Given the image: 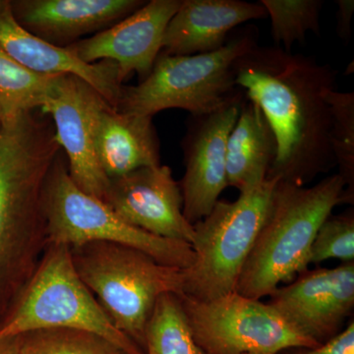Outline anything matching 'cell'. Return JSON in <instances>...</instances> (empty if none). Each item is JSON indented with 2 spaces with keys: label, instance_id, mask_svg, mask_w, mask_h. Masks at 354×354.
<instances>
[{
  "label": "cell",
  "instance_id": "cell-21",
  "mask_svg": "<svg viewBox=\"0 0 354 354\" xmlns=\"http://www.w3.org/2000/svg\"><path fill=\"white\" fill-rule=\"evenodd\" d=\"M145 354H206L191 330L180 299L174 293L158 298L145 330Z\"/></svg>",
  "mask_w": 354,
  "mask_h": 354
},
{
  "label": "cell",
  "instance_id": "cell-22",
  "mask_svg": "<svg viewBox=\"0 0 354 354\" xmlns=\"http://www.w3.org/2000/svg\"><path fill=\"white\" fill-rule=\"evenodd\" d=\"M324 99L330 106L332 114L330 143L335 167L346 184V203H353L354 198V93L339 92L328 88Z\"/></svg>",
  "mask_w": 354,
  "mask_h": 354
},
{
  "label": "cell",
  "instance_id": "cell-5",
  "mask_svg": "<svg viewBox=\"0 0 354 354\" xmlns=\"http://www.w3.org/2000/svg\"><path fill=\"white\" fill-rule=\"evenodd\" d=\"M69 248L83 283L114 326L144 351L146 326L158 298L183 295V270L120 244L90 242Z\"/></svg>",
  "mask_w": 354,
  "mask_h": 354
},
{
  "label": "cell",
  "instance_id": "cell-23",
  "mask_svg": "<svg viewBox=\"0 0 354 354\" xmlns=\"http://www.w3.org/2000/svg\"><path fill=\"white\" fill-rule=\"evenodd\" d=\"M271 17L272 38L283 50L291 53L293 44L304 43L306 34L321 36V0H261Z\"/></svg>",
  "mask_w": 354,
  "mask_h": 354
},
{
  "label": "cell",
  "instance_id": "cell-16",
  "mask_svg": "<svg viewBox=\"0 0 354 354\" xmlns=\"http://www.w3.org/2000/svg\"><path fill=\"white\" fill-rule=\"evenodd\" d=\"M0 48L37 73L82 79L116 109L123 86L114 62L86 64L68 48L53 46L34 36L16 21L11 1L6 0H0Z\"/></svg>",
  "mask_w": 354,
  "mask_h": 354
},
{
  "label": "cell",
  "instance_id": "cell-18",
  "mask_svg": "<svg viewBox=\"0 0 354 354\" xmlns=\"http://www.w3.org/2000/svg\"><path fill=\"white\" fill-rule=\"evenodd\" d=\"M95 152L109 179L160 165V146L153 116L124 113L111 106L102 111Z\"/></svg>",
  "mask_w": 354,
  "mask_h": 354
},
{
  "label": "cell",
  "instance_id": "cell-29",
  "mask_svg": "<svg viewBox=\"0 0 354 354\" xmlns=\"http://www.w3.org/2000/svg\"><path fill=\"white\" fill-rule=\"evenodd\" d=\"M242 354H269V353H242Z\"/></svg>",
  "mask_w": 354,
  "mask_h": 354
},
{
  "label": "cell",
  "instance_id": "cell-10",
  "mask_svg": "<svg viewBox=\"0 0 354 354\" xmlns=\"http://www.w3.org/2000/svg\"><path fill=\"white\" fill-rule=\"evenodd\" d=\"M111 106L92 86L74 75H59L41 113L48 114L66 156L70 177L91 196L104 201L109 179L95 152L102 111Z\"/></svg>",
  "mask_w": 354,
  "mask_h": 354
},
{
  "label": "cell",
  "instance_id": "cell-9",
  "mask_svg": "<svg viewBox=\"0 0 354 354\" xmlns=\"http://www.w3.org/2000/svg\"><path fill=\"white\" fill-rule=\"evenodd\" d=\"M177 297L195 341L206 354H278L318 346L293 329L271 305L236 291L208 301Z\"/></svg>",
  "mask_w": 354,
  "mask_h": 354
},
{
  "label": "cell",
  "instance_id": "cell-13",
  "mask_svg": "<svg viewBox=\"0 0 354 354\" xmlns=\"http://www.w3.org/2000/svg\"><path fill=\"white\" fill-rule=\"evenodd\" d=\"M104 202L133 227L192 244L194 225L183 215L180 186L167 165L141 167L109 179Z\"/></svg>",
  "mask_w": 354,
  "mask_h": 354
},
{
  "label": "cell",
  "instance_id": "cell-12",
  "mask_svg": "<svg viewBox=\"0 0 354 354\" xmlns=\"http://www.w3.org/2000/svg\"><path fill=\"white\" fill-rule=\"evenodd\" d=\"M245 95L213 111L190 115L181 148L185 174L179 183L183 215L191 225L203 220L213 209L227 187V145Z\"/></svg>",
  "mask_w": 354,
  "mask_h": 354
},
{
  "label": "cell",
  "instance_id": "cell-14",
  "mask_svg": "<svg viewBox=\"0 0 354 354\" xmlns=\"http://www.w3.org/2000/svg\"><path fill=\"white\" fill-rule=\"evenodd\" d=\"M181 1L151 0L108 29L66 48L86 64L114 62L121 83L133 73L145 80L160 55L165 30Z\"/></svg>",
  "mask_w": 354,
  "mask_h": 354
},
{
  "label": "cell",
  "instance_id": "cell-4",
  "mask_svg": "<svg viewBox=\"0 0 354 354\" xmlns=\"http://www.w3.org/2000/svg\"><path fill=\"white\" fill-rule=\"evenodd\" d=\"M254 25L230 35L214 53L195 55L160 53L152 72L137 86L122 87L116 111L153 116L165 109H180L190 115L213 113L242 99L245 93L235 82L234 64L257 46Z\"/></svg>",
  "mask_w": 354,
  "mask_h": 354
},
{
  "label": "cell",
  "instance_id": "cell-27",
  "mask_svg": "<svg viewBox=\"0 0 354 354\" xmlns=\"http://www.w3.org/2000/svg\"><path fill=\"white\" fill-rule=\"evenodd\" d=\"M337 10V32L339 38L348 41L351 37V21L354 13L353 0H339Z\"/></svg>",
  "mask_w": 354,
  "mask_h": 354
},
{
  "label": "cell",
  "instance_id": "cell-20",
  "mask_svg": "<svg viewBox=\"0 0 354 354\" xmlns=\"http://www.w3.org/2000/svg\"><path fill=\"white\" fill-rule=\"evenodd\" d=\"M58 76L26 68L0 48V127H8L26 114L41 111Z\"/></svg>",
  "mask_w": 354,
  "mask_h": 354
},
{
  "label": "cell",
  "instance_id": "cell-17",
  "mask_svg": "<svg viewBox=\"0 0 354 354\" xmlns=\"http://www.w3.org/2000/svg\"><path fill=\"white\" fill-rule=\"evenodd\" d=\"M261 3L241 0H183L169 21L160 53L195 55L220 50L235 28L267 18Z\"/></svg>",
  "mask_w": 354,
  "mask_h": 354
},
{
  "label": "cell",
  "instance_id": "cell-11",
  "mask_svg": "<svg viewBox=\"0 0 354 354\" xmlns=\"http://www.w3.org/2000/svg\"><path fill=\"white\" fill-rule=\"evenodd\" d=\"M268 304L318 346L339 334L354 307V262L305 270L269 295Z\"/></svg>",
  "mask_w": 354,
  "mask_h": 354
},
{
  "label": "cell",
  "instance_id": "cell-6",
  "mask_svg": "<svg viewBox=\"0 0 354 354\" xmlns=\"http://www.w3.org/2000/svg\"><path fill=\"white\" fill-rule=\"evenodd\" d=\"M72 329L99 335L127 354H145L114 326L77 274L69 246L50 244L12 311L0 324V339L32 330Z\"/></svg>",
  "mask_w": 354,
  "mask_h": 354
},
{
  "label": "cell",
  "instance_id": "cell-19",
  "mask_svg": "<svg viewBox=\"0 0 354 354\" xmlns=\"http://www.w3.org/2000/svg\"><path fill=\"white\" fill-rule=\"evenodd\" d=\"M278 153V143L262 109L245 95L227 139L228 186L244 192L264 183Z\"/></svg>",
  "mask_w": 354,
  "mask_h": 354
},
{
  "label": "cell",
  "instance_id": "cell-3",
  "mask_svg": "<svg viewBox=\"0 0 354 354\" xmlns=\"http://www.w3.org/2000/svg\"><path fill=\"white\" fill-rule=\"evenodd\" d=\"M339 174L311 187L279 180L269 214L237 281L236 292L261 299L308 269L310 248L317 232L344 199Z\"/></svg>",
  "mask_w": 354,
  "mask_h": 354
},
{
  "label": "cell",
  "instance_id": "cell-28",
  "mask_svg": "<svg viewBox=\"0 0 354 354\" xmlns=\"http://www.w3.org/2000/svg\"><path fill=\"white\" fill-rule=\"evenodd\" d=\"M0 354H18V337L0 339Z\"/></svg>",
  "mask_w": 354,
  "mask_h": 354
},
{
  "label": "cell",
  "instance_id": "cell-8",
  "mask_svg": "<svg viewBox=\"0 0 354 354\" xmlns=\"http://www.w3.org/2000/svg\"><path fill=\"white\" fill-rule=\"evenodd\" d=\"M62 151L51 167L44 192L50 244L69 247L109 242L148 254L160 264L184 270L194 261L187 242L156 236L123 221L97 198L81 190L70 177Z\"/></svg>",
  "mask_w": 354,
  "mask_h": 354
},
{
  "label": "cell",
  "instance_id": "cell-15",
  "mask_svg": "<svg viewBox=\"0 0 354 354\" xmlns=\"http://www.w3.org/2000/svg\"><path fill=\"white\" fill-rule=\"evenodd\" d=\"M145 3L141 0H19L11 2V8L27 31L66 48L81 37L108 29Z\"/></svg>",
  "mask_w": 354,
  "mask_h": 354
},
{
  "label": "cell",
  "instance_id": "cell-25",
  "mask_svg": "<svg viewBox=\"0 0 354 354\" xmlns=\"http://www.w3.org/2000/svg\"><path fill=\"white\" fill-rule=\"evenodd\" d=\"M330 259L354 262L353 211L328 216L317 232L310 248L308 265Z\"/></svg>",
  "mask_w": 354,
  "mask_h": 354
},
{
  "label": "cell",
  "instance_id": "cell-26",
  "mask_svg": "<svg viewBox=\"0 0 354 354\" xmlns=\"http://www.w3.org/2000/svg\"><path fill=\"white\" fill-rule=\"evenodd\" d=\"M290 354H354V322L329 342L316 348L288 349Z\"/></svg>",
  "mask_w": 354,
  "mask_h": 354
},
{
  "label": "cell",
  "instance_id": "cell-2",
  "mask_svg": "<svg viewBox=\"0 0 354 354\" xmlns=\"http://www.w3.org/2000/svg\"><path fill=\"white\" fill-rule=\"evenodd\" d=\"M41 114L0 127V292L14 307L50 245L44 192L62 150L53 122Z\"/></svg>",
  "mask_w": 354,
  "mask_h": 354
},
{
  "label": "cell",
  "instance_id": "cell-24",
  "mask_svg": "<svg viewBox=\"0 0 354 354\" xmlns=\"http://www.w3.org/2000/svg\"><path fill=\"white\" fill-rule=\"evenodd\" d=\"M18 354H127L99 335L72 329L32 330L18 337Z\"/></svg>",
  "mask_w": 354,
  "mask_h": 354
},
{
  "label": "cell",
  "instance_id": "cell-7",
  "mask_svg": "<svg viewBox=\"0 0 354 354\" xmlns=\"http://www.w3.org/2000/svg\"><path fill=\"white\" fill-rule=\"evenodd\" d=\"M279 180L267 178L235 201L218 200L209 215L195 223L194 261L183 270V295L208 301L236 290Z\"/></svg>",
  "mask_w": 354,
  "mask_h": 354
},
{
  "label": "cell",
  "instance_id": "cell-1",
  "mask_svg": "<svg viewBox=\"0 0 354 354\" xmlns=\"http://www.w3.org/2000/svg\"><path fill=\"white\" fill-rule=\"evenodd\" d=\"M235 82L262 109L278 143L267 178L305 186L335 167L332 114L324 92L337 72L315 58L259 44L237 58Z\"/></svg>",
  "mask_w": 354,
  "mask_h": 354
}]
</instances>
